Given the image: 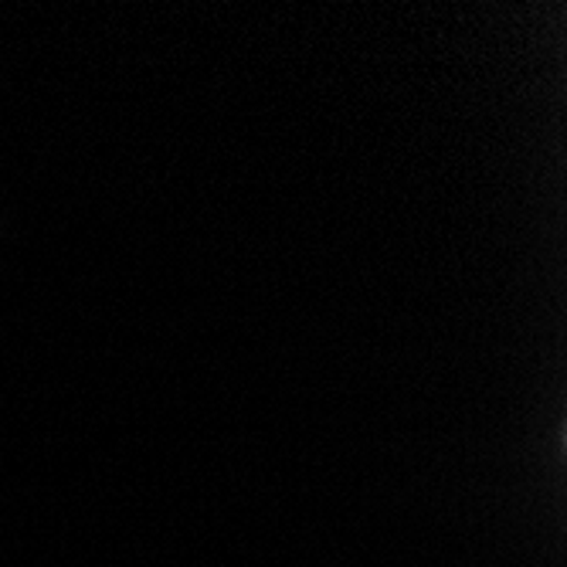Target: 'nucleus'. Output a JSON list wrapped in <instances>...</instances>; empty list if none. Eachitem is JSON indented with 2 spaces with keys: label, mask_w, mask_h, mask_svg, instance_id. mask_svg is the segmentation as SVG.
Returning <instances> with one entry per match:
<instances>
[]
</instances>
